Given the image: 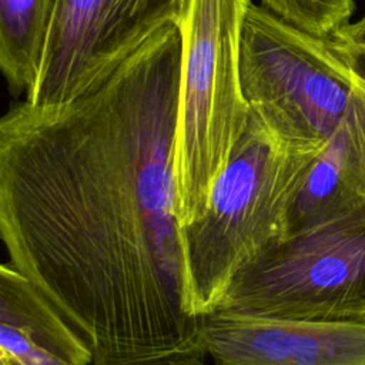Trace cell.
<instances>
[{
	"label": "cell",
	"mask_w": 365,
	"mask_h": 365,
	"mask_svg": "<svg viewBox=\"0 0 365 365\" xmlns=\"http://www.w3.org/2000/svg\"><path fill=\"white\" fill-rule=\"evenodd\" d=\"M182 31L170 23L58 106L0 120V237L94 365L205 356L175 218Z\"/></svg>",
	"instance_id": "obj_1"
},
{
	"label": "cell",
	"mask_w": 365,
	"mask_h": 365,
	"mask_svg": "<svg viewBox=\"0 0 365 365\" xmlns=\"http://www.w3.org/2000/svg\"><path fill=\"white\" fill-rule=\"evenodd\" d=\"M322 147L294 143L251 114L205 214L180 230L194 317L218 309L237 278L288 240L295 197Z\"/></svg>",
	"instance_id": "obj_2"
},
{
	"label": "cell",
	"mask_w": 365,
	"mask_h": 365,
	"mask_svg": "<svg viewBox=\"0 0 365 365\" xmlns=\"http://www.w3.org/2000/svg\"><path fill=\"white\" fill-rule=\"evenodd\" d=\"M252 0H188L180 21L182 66L174 153L180 230L201 220L244 135L251 111L241 81V40Z\"/></svg>",
	"instance_id": "obj_3"
},
{
	"label": "cell",
	"mask_w": 365,
	"mask_h": 365,
	"mask_svg": "<svg viewBox=\"0 0 365 365\" xmlns=\"http://www.w3.org/2000/svg\"><path fill=\"white\" fill-rule=\"evenodd\" d=\"M241 81L251 114L285 138L322 147L344 121L351 73L331 36H317L251 4L241 40Z\"/></svg>",
	"instance_id": "obj_4"
},
{
	"label": "cell",
	"mask_w": 365,
	"mask_h": 365,
	"mask_svg": "<svg viewBox=\"0 0 365 365\" xmlns=\"http://www.w3.org/2000/svg\"><path fill=\"white\" fill-rule=\"evenodd\" d=\"M218 309L365 325V205L291 234L237 278Z\"/></svg>",
	"instance_id": "obj_5"
},
{
	"label": "cell",
	"mask_w": 365,
	"mask_h": 365,
	"mask_svg": "<svg viewBox=\"0 0 365 365\" xmlns=\"http://www.w3.org/2000/svg\"><path fill=\"white\" fill-rule=\"evenodd\" d=\"M188 0H58L37 80L24 101L64 104L81 96L170 23Z\"/></svg>",
	"instance_id": "obj_6"
},
{
	"label": "cell",
	"mask_w": 365,
	"mask_h": 365,
	"mask_svg": "<svg viewBox=\"0 0 365 365\" xmlns=\"http://www.w3.org/2000/svg\"><path fill=\"white\" fill-rule=\"evenodd\" d=\"M214 365H365V325L217 309L201 319Z\"/></svg>",
	"instance_id": "obj_7"
},
{
	"label": "cell",
	"mask_w": 365,
	"mask_h": 365,
	"mask_svg": "<svg viewBox=\"0 0 365 365\" xmlns=\"http://www.w3.org/2000/svg\"><path fill=\"white\" fill-rule=\"evenodd\" d=\"M0 365H94L88 346L9 262L0 267Z\"/></svg>",
	"instance_id": "obj_8"
},
{
	"label": "cell",
	"mask_w": 365,
	"mask_h": 365,
	"mask_svg": "<svg viewBox=\"0 0 365 365\" xmlns=\"http://www.w3.org/2000/svg\"><path fill=\"white\" fill-rule=\"evenodd\" d=\"M365 205V158L348 113L311 163L295 197L289 232H298Z\"/></svg>",
	"instance_id": "obj_9"
},
{
	"label": "cell",
	"mask_w": 365,
	"mask_h": 365,
	"mask_svg": "<svg viewBox=\"0 0 365 365\" xmlns=\"http://www.w3.org/2000/svg\"><path fill=\"white\" fill-rule=\"evenodd\" d=\"M57 3L0 0V68L14 96H27L37 80Z\"/></svg>",
	"instance_id": "obj_10"
},
{
	"label": "cell",
	"mask_w": 365,
	"mask_h": 365,
	"mask_svg": "<svg viewBox=\"0 0 365 365\" xmlns=\"http://www.w3.org/2000/svg\"><path fill=\"white\" fill-rule=\"evenodd\" d=\"M262 6L297 26L317 36H331L349 23L354 14V0H262Z\"/></svg>",
	"instance_id": "obj_11"
},
{
	"label": "cell",
	"mask_w": 365,
	"mask_h": 365,
	"mask_svg": "<svg viewBox=\"0 0 365 365\" xmlns=\"http://www.w3.org/2000/svg\"><path fill=\"white\" fill-rule=\"evenodd\" d=\"M331 38L351 73L349 113L365 158V16L358 21L344 24L331 34Z\"/></svg>",
	"instance_id": "obj_12"
},
{
	"label": "cell",
	"mask_w": 365,
	"mask_h": 365,
	"mask_svg": "<svg viewBox=\"0 0 365 365\" xmlns=\"http://www.w3.org/2000/svg\"><path fill=\"white\" fill-rule=\"evenodd\" d=\"M204 356H188V358H181V359H175L163 365H205L202 361Z\"/></svg>",
	"instance_id": "obj_13"
}]
</instances>
